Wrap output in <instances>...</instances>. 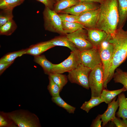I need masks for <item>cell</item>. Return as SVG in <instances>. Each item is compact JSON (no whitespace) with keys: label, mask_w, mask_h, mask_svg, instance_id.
I'll list each match as a JSON object with an SVG mask.
<instances>
[{"label":"cell","mask_w":127,"mask_h":127,"mask_svg":"<svg viewBox=\"0 0 127 127\" xmlns=\"http://www.w3.org/2000/svg\"><path fill=\"white\" fill-rule=\"evenodd\" d=\"M100 4L96 28L112 35L119 21L117 0H104Z\"/></svg>","instance_id":"6da1fadb"},{"label":"cell","mask_w":127,"mask_h":127,"mask_svg":"<svg viewBox=\"0 0 127 127\" xmlns=\"http://www.w3.org/2000/svg\"><path fill=\"white\" fill-rule=\"evenodd\" d=\"M109 42L113 46V51L107 86L113 78L116 69L127 58V30L125 31L122 28L117 29L113 35H111Z\"/></svg>","instance_id":"7a4b0ae2"},{"label":"cell","mask_w":127,"mask_h":127,"mask_svg":"<svg viewBox=\"0 0 127 127\" xmlns=\"http://www.w3.org/2000/svg\"><path fill=\"white\" fill-rule=\"evenodd\" d=\"M6 114L9 118L19 127H41L37 116L27 110L19 109L7 113Z\"/></svg>","instance_id":"3957f363"},{"label":"cell","mask_w":127,"mask_h":127,"mask_svg":"<svg viewBox=\"0 0 127 127\" xmlns=\"http://www.w3.org/2000/svg\"><path fill=\"white\" fill-rule=\"evenodd\" d=\"M44 26L47 31L65 35L62 27V21L58 14L53 10L45 7L43 12Z\"/></svg>","instance_id":"277c9868"},{"label":"cell","mask_w":127,"mask_h":127,"mask_svg":"<svg viewBox=\"0 0 127 127\" xmlns=\"http://www.w3.org/2000/svg\"><path fill=\"white\" fill-rule=\"evenodd\" d=\"M111 35L101 44L99 48L100 56L103 69V84L104 89L107 88L106 82L111 67L112 58L113 48L109 42Z\"/></svg>","instance_id":"5b68a950"},{"label":"cell","mask_w":127,"mask_h":127,"mask_svg":"<svg viewBox=\"0 0 127 127\" xmlns=\"http://www.w3.org/2000/svg\"><path fill=\"white\" fill-rule=\"evenodd\" d=\"M103 69L101 63L91 70L89 76V84L91 97H100L104 88Z\"/></svg>","instance_id":"8992f818"},{"label":"cell","mask_w":127,"mask_h":127,"mask_svg":"<svg viewBox=\"0 0 127 127\" xmlns=\"http://www.w3.org/2000/svg\"><path fill=\"white\" fill-rule=\"evenodd\" d=\"M80 64V52L78 50L71 51L68 57L62 62L58 64H53L50 73L69 72L76 68Z\"/></svg>","instance_id":"52a82bcc"},{"label":"cell","mask_w":127,"mask_h":127,"mask_svg":"<svg viewBox=\"0 0 127 127\" xmlns=\"http://www.w3.org/2000/svg\"><path fill=\"white\" fill-rule=\"evenodd\" d=\"M91 70L80 64L76 68L68 72V79L71 83L77 84L89 89V76Z\"/></svg>","instance_id":"ba28073f"},{"label":"cell","mask_w":127,"mask_h":127,"mask_svg":"<svg viewBox=\"0 0 127 127\" xmlns=\"http://www.w3.org/2000/svg\"><path fill=\"white\" fill-rule=\"evenodd\" d=\"M66 35L80 52L93 47L88 40L86 29H80L73 33L67 34Z\"/></svg>","instance_id":"9c48e42d"},{"label":"cell","mask_w":127,"mask_h":127,"mask_svg":"<svg viewBox=\"0 0 127 127\" xmlns=\"http://www.w3.org/2000/svg\"><path fill=\"white\" fill-rule=\"evenodd\" d=\"M81 64L92 70L102 63L99 50L93 47L80 52Z\"/></svg>","instance_id":"30bf717a"},{"label":"cell","mask_w":127,"mask_h":127,"mask_svg":"<svg viewBox=\"0 0 127 127\" xmlns=\"http://www.w3.org/2000/svg\"><path fill=\"white\" fill-rule=\"evenodd\" d=\"M99 3L91 2H80L67 9L60 13H66L79 16L86 11L95 10L99 8Z\"/></svg>","instance_id":"8fae6325"},{"label":"cell","mask_w":127,"mask_h":127,"mask_svg":"<svg viewBox=\"0 0 127 127\" xmlns=\"http://www.w3.org/2000/svg\"><path fill=\"white\" fill-rule=\"evenodd\" d=\"M99 12V8L84 12L79 16L77 22L86 29L96 28Z\"/></svg>","instance_id":"7c38bea8"},{"label":"cell","mask_w":127,"mask_h":127,"mask_svg":"<svg viewBox=\"0 0 127 127\" xmlns=\"http://www.w3.org/2000/svg\"><path fill=\"white\" fill-rule=\"evenodd\" d=\"M86 29L88 40L94 47L99 48L109 35L104 31L96 28Z\"/></svg>","instance_id":"4fadbf2b"},{"label":"cell","mask_w":127,"mask_h":127,"mask_svg":"<svg viewBox=\"0 0 127 127\" xmlns=\"http://www.w3.org/2000/svg\"><path fill=\"white\" fill-rule=\"evenodd\" d=\"M115 97L110 103L108 104V106L106 111L101 115L102 126H104L110 121H112L116 117V112L119 106L118 99L116 101Z\"/></svg>","instance_id":"5bb4252c"},{"label":"cell","mask_w":127,"mask_h":127,"mask_svg":"<svg viewBox=\"0 0 127 127\" xmlns=\"http://www.w3.org/2000/svg\"><path fill=\"white\" fill-rule=\"evenodd\" d=\"M54 47L48 41L40 42L31 45L27 48L25 54L30 55L34 56H38Z\"/></svg>","instance_id":"9a60e30c"},{"label":"cell","mask_w":127,"mask_h":127,"mask_svg":"<svg viewBox=\"0 0 127 127\" xmlns=\"http://www.w3.org/2000/svg\"><path fill=\"white\" fill-rule=\"evenodd\" d=\"M48 41L55 46L66 47L69 48L71 51L78 50L74 44L67 38L66 35H60Z\"/></svg>","instance_id":"2e32d148"},{"label":"cell","mask_w":127,"mask_h":127,"mask_svg":"<svg viewBox=\"0 0 127 127\" xmlns=\"http://www.w3.org/2000/svg\"><path fill=\"white\" fill-rule=\"evenodd\" d=\"M119 21L117 29L122 28L127 20V0H117Z\"/></svg>","instance_id":"e0dca14e"},{"label":"cell","mask_w":127,"mask_h":127,"mask_svg":"<svg viewBox=\"0 0 127 127\" xmlns=\"http://www.w3.org/2000/svg\"><path fill=\"white\" fill-rule=\"evenodd\" d=\"M127 90L126 89L124 86L121 89L112 91L104 89L100 97L104 102L108 104L111 102L117 95Z\"/></svg>","instance_id":"ac0fdd59"},{"label":"cell","mask_w":127,"mask_h":127,"mask_svg":"<svg viewBox=\"0 0 127 127\" xmlns=\"http://www.w3.org/2000/svg\"><path fill=\"white\" fill-rule=\"evenodd\" d=\"M119 108L116 113L119 118L127 119V99L124 93H121L118 95Z\"/></svg>","instance_id":"d6986e66"},{"label":"cell","mask_w":127,"mask_h":127,"mask_svg":"<svg viewBox=\"0 0 127 127\" xmlns=\"http://www.w3.org/2000/svg\"><path fill=\"white\" fill-rule=\"evenodd\" d=\"M34 61L43 68L45 73L49 75L52 68L53 64L48 61L43 55L34 56Z\"/></svg>","instance_id":"ffe728a7"},{"label":"cell","mask_w":127,"mask_h":127,"mask_svg":"<svg viewBox=\"0 0 127 127\" xmlns=\"http://www.w3.org/2000/svg\"><path fill=\"white\" fill-rule=\"evenodd\" d=\"M80 2L78 0H60L54 4L53 10L57 13L70 8Z\"/></svg>","instance_id":"44dd1931"},{"label":"cell","mask_w":127,"mask_h":127,"mask_svg":"<svg viewBox=\"0 0 127 127\" xmlns=\"http://www.w3.org/2000/svg\"><path fill=\"white\" fill-rule=\"evenodd\" d=\"M17 27L16 22L12 19L0 27V34L10 35L16 30Z\"/></svg>","instance_id":"7402d4cb"},{"label":"cell","mask_w":127,"mask_h":127,"mask_svg":"<svg viewBox=\"0 0 127 127\" xmlns=\"http://www.w3.org/2000/svg\"><path fill=\"white\" fill-rule=\"evenodd\" d=\"M62 25L63 30L66 34L73 33L80 29H86L82 24L77 22L62 21Z\"/></svg>","instance_id":"603a6c76"},{"label":"cell","mask_w":127,"mask_h":127,"mask_svg":"<svg viewBox=\"0 0 127 127\" xmlns=\"http://www.w3.org/2000/svg\"><path fill=\"white\" fill-rule=\"evenodd\" d=\"M49 76L59 87L61 91L67 82V77L65 75L58 73H50Z\"/></svg>","instance_id":"cb8c5ba5"},{"label":"cell","mask_w":127,"mask_h":127,"mask_svg":"<svg viewBox=\"0 0 127 127\" xmlns=\"http://www.w3.org/2000/svg\"><path fill=\"white\" fill-rule=\"evenodd\" d=\"M103 102L100 97H91L89 101L82 104L80 108L88 113L91 108Z\"/></svg>","instance_id":"d4e9b609"},{"label":"cell","mask_w":127,"mask_h":127,"mask_svg":"<svg viewBox=\"0 0 127 127\" xmlns=\"http://www.w3.org/2000/svg\"><path fill=\"white\" fill-rule=\"evenodd\" d=\"M27 48L23 49L17 51L7 53L1 57L0 59V63L14 62L18 57L25 54Z\"/></svg>","instance_id":"484cf974"},{"label":"cell","mask_w":127,"mask_h":127,"mask_svg":"<svg viewBox=\"0 0 127 127\" xmlns=\"http://www.w3.org/2000/svg\"><path fill=\"white\" fill-rule=\"evenodd\" d=\"M52 100L58 106L65 110L69 113L73 114L75 111V107L72 106L64 101L60 95L52 97Z\"/></svg>","instance_id":"4316f807"},{"label":"cell","mask_w":127,"mask_h":127,"mask_svg":"<svg viewBox=\"0 0 127 127\" xmlns=\"http://www.w3.org/2000/svg\"><path fill=\"white\" fill-rule=\"evenodd\" d=\"M113 77L115 83H119L122 84L127 90V74L120 68L115 70Z\"/></svg>","instance_id":"83f0119b"},{"label":"cell","mask_w":127,"mask_h":127,"mask_svg":"<svg viewBox=\"0 0 127 127\" xmlns=\"http://www.w3.org/2000/svg\"><path fill=\"white\" fill-rule=\"evenodd\" d=\"M25 0H0V9H13L15 7L20 5Z\"/></svg>","instance_id":"f1b7e54d"},{"label":"cell","mask_w":127,"mask_h":127,"mask_svg":"<svg viewBox=\"0 0 127 127\" xmlns=\"http://www.w3.org/2000/svg\"><path fill=\"white\" fill-rule=\"evenodd\" d=\"M13 9H1L0 12V27L13 19Z\"/></svg>","instance_id":"f546056e"},{"label":"cell","mask_w":127,"mask_h":127,"mask_svg":"<svg viewBox=\"0 0 127 127\" xmlns=\"http://www.w3.org/2000/svg\"><path fill=\"white\" fill-rule=\"evenodd\" d=\"M49 82L48 88L52 97H54L60 95V92L59 87L53 81L50 76L48 77Z\"/></svg>","instance_id":"4dcf8cb0"},{"label":"cell","mask_w":127,"mask_h":127,"mask_svg":"<svg viewBox=\"0 0 127 127\" xmlns=\"http://www.w3.org/2000/svg\"><path fill=\"white\" fill-rule=\"evenodd\" d=\"M58 14L62 21H66L69 22H77L79 16L66 13Z\"/></svg>","instance_id":"1f68e13d"},{"label":"cell","mask_w":127,"mask_h":127,"mask_svg":"<svg viewBox=\"0 0 127 127\" xmlns=\"http://www.w3.org/2000/svg\"><path fill=\"white\" fill-rule=\"evenodd\" d=\"M117 127H127V119L115 117L112 121Z\"/></svg>","instance_id":"d6a6232c"},{"label":"cell","mask_w":127,"mask_h":127,"mask_svg":"<svg viewBox=\"0 0 127 127\" xmlns=\"http://www.w3.org/2000/svg\"><path fill=\"white\" fill-rule=\"evenodd\" d=\"M43 4L45 7L53 10V7L56 2L54 0H36Z\"/></svg>","instance_id":"836d02e7"},{"label":"cell","mask_w":127,"mask_h":127,"mask_svg":"<svg viewBox=\"0 0 127 127\" xmlns=\"http://www.w3.org/2000/svg\"><path fill=\"white\" fill-rule=\"evenodd\" d=\"M102 122L101 115H99L92 121L90 127H100Z\"/></svg>","instance_id":"e575fe53"},{"label":"cell","mask_w":127,"mask_h":127,"mask_svg":"<svg viewBox=\"0 0 127 127\" xmlns=\"http://www.w3.org/2000/svg\"><path fill=\"white\" fill-rule=\"evenodd\" d=\"M5 62L0 63V74L1 75L5 70L14 62Z\"/></svg>","instance_id":"d590c367"},{"label":"cell","mask_w":127,"mask_h":127,"mask_svg":"<svg viewBox=\"0 0 127 127\" xmlns=\"http://www.w3.org/2000/svg\"><path fill=\"white\" fill-rule=\"evenodd\" d=\"M8 123L1 115L0 116V127H4L7 126Z\"/></svg>","instance_id":"8d00e7d4"},{"label":"cell","mask_w":127,"mask_h":127,"mask_svg":"<svg viewBox=\"0 0 127 127\" xmlns=\"http://www.w3.org/2000/svg\"><path fill=\"white\" fill-rule=\"evenodd\" d=\"M79 2H91L97 3L100 4L102 3L104 0H78Z\"/></svg>","instance_id":"74e56055"},{"label":"cell","mask_w":127,"mask_h":127,"mask_svg":"<svg viewBox=\"0 0 127 127\" xmlns=\"http://www.w3.org/2000/svg\"><path fill=\"white\" fill-rule=\"evenodd\" d=\"M60 0H54L55 1V2H56V3L58 2V1H60Z\"/></svg>","instance_id":"f35d334b"},{"label":"cell","mask_w":127,"mask_h":127,"mask_svg":"<svg viewBox=\"0 0 127 127\" xmlns=\"http://www.w3.org/2000/svg\"><path fill=\"white\" fill-rule=\"evenodd\" d=\"M126 72V73H127V72Z\"/></svg>","instance_id":"ab89813d"}]
</instances>
